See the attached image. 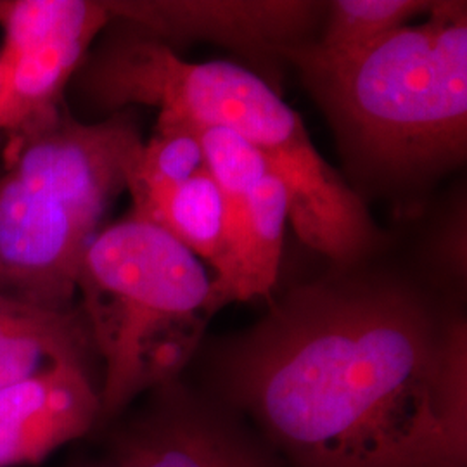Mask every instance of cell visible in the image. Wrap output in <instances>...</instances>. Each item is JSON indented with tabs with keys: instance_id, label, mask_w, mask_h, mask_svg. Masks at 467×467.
I'll return each mask as SVG.
<instances>
[{
	"instance_id": "cell-1",
	"label": "cell",
	"mask_w": 467,
	"mask_h": 467,
	"mask_svg": "<svg viewBox=\"0 0 467 467\" xmlns=\"http://www.w3.org/2000/svg\"><path fill=\"white\" fill-rule=\"evenodd\" d=\"M223 403L293 467H467V327L405 277L339 267L213 357Z\"/></svg>"
},
{
	"instance_id": "cell-2",
	"label": "cell",
	"mask_w": 467,
	"mask_h": 467,
	"mask_svg": "<svg viewBox=\"0 0 467 467\" xmlns=\"http://www.w3.org/2000/svg\"><path fill=\"white\" fill-rule=\"evenodd\" d=\"M106 30L75 75L88 104L109 113L142 104L241 135L285 187L289 222L306 246L337 267L360 265L381 246L366 201L322 158L300 115L264 77L229 61L189 63L119 19Z\"/></svg>"
},
{
	"instance_id": "cell-3",
	"label": "cell",
	"mask_w": 467,
	"mask_h": 467,
	"mask_svg": "<svg viewBox=\"0 0 467 467\" xmlns=\"http://www.w3.org/2000/svg\"><path fill=\"white\" fill-rule=\"evenodd\" d=\"M283 61L327 118L358 196L418 194L464 165L466 2L434 0L426 21L351 54L326 56L312 42Z\"/></svg>"
},
{
	"instance_id": "cell-4",
	"label": "cell",
	"mask_w": 467,
	"mask_h": 467,
	"mask_svg": "<svg viewBox=\"0 0 467 467\" xmlns=\"http://www.w3.org/2000/svg\"><path fill=\"white\" fill-rule=\"evenodd\" d=\"M123 111L99 123L67 113L11 140L0 173V295L69 310L85 251L127 191L142 148Z\"/></svg>"
},
{
	"instance_id": "cell-5",
	"label": "cell",
	"mask_w": 467,
	"mask_h": 467,
	"mask_svg": "<svg viewBox=\"0 0 467 467\" xmlns=\"http://www.w3.org/2000/svg\"><path fill=\"white\" fill-rule=\"evenodd\" d=\"M210 284L196 254L146 220L130 215L92 239L77 293L104 362L100 418L179 379L212 320Z\"/></svg>"
},
{
	"instance_id": "cell-6",
	"label": "cell",
	"mask_w": 467,
	"mask_h": 467,
	"mask_svg": "<svg viewBox=\"0 0 467 467\" xmlns=\"http://www.w3.org/2000/svg\"><path fill=\"white\" fill-rule=\"evenodd\" d=\"M119 19L171 47L208 40L251 61H283V52L317 40L327 2L314 0H102Z\"/></svg>"
},
{
	"instance_id": "cell-7",
	"label": "cell",
	"mask_w": 467,
	"mask_h": 467,
	"mask_svg": "<svg viewBox=\"0 0 467 467\" xmlns=\"http://www.w3.org/2000/svg\"><path fill=\"white\" fill-rule=\"evenodd\" d=\"M113 467H277L225 403L201 397L179 379L150 399L113 440Z\"/></svg>"
},
{
	"instance_id": "cell-8",
	"label": "cell",
	"mask_w": 467,
	"mask_h": 467,
	"mask_svg": "<svg viewBox=\"0 0 467 467\" xmlns=\"http://www.w3.org/2000/svg\"><path fill=\"white\" fill-rule=\"evenodd\" d=\"M100 419L88 362L65 360L0 386V467L35 466Z\"/></svg>"
},
{
	"instance_id": "cell-9",
	"label": "cell",
	"mask_w": 467,
	"mask_h": 467,
	"mask_svg": "<svg viewBox=\"0 0 467 467\" xmlns=\"http://www.w3.org/2000/svg\"><path fill=\"white\" fill-rule=\"evenodd\" d=\"M287 220L285 187L268 173L253 187L241 231L213 268L208 300L212 317L233 303L272 298Z\"/></svg>"
},
{
	"instance_id": "cell-10",
	"label": "cell",
	"mask_w": 467,
	"mask_h": 467,
	"mask_svg": "<svg viewBox=\"0 0 467 467\" xmlns=\"http://www.w3.org/2000/svg\"><path fill=\"white\" fill-rule=\"evenodd\" d=\"M98 35L77 34L2 57L0 132L16 139L61 113V98Z\"/></svg>"
},
{
	"instance_id": "cell-11",
	"label": "cell",
	"mask_w": 467,
	"mask_h": 467,
	"mask_svg": "<svg viewBox=\"0 0 467 467\" xmlns=\"http://www.w3.org/2000/svg\"><path fill=\"white\" fill-rule=\"evenodd\" d=\"M92 351L80 308L52 310L0 295V386L54 362H88Z\"/></svg>"
},
{
	"instance_id": "cell-12",
	"label": "cell",
	"mask_w": 467,
	"mask_h": 467,
	"mask_svg": "<svg viewBox=\"0 0 467 467\" xmlns=\"http://www.w3.org/2000/svg\"><path fill=\"white\" fill-rule=\"evenodd\" d=\"M202 167L204 156L192 125L170 115H158L154 134L142 144L129 177L127 191L134 201L132 217H146Z\"/></svg>"
},
{
	"instance_id": "cell-13",
	"label": "cell",
	"mask_w": 467,
	"mask_h": 467,
	"mask_svg": "<svg viewBox=\"0 0 467 467\" xmlns=\"http://www.w3.org/2000/svg\"><path fill=\"white\" fill-rule=\"evenodd\" d=\"M140 220L160 225L192 254L215 267L225 244V202L202 167Z\"/></svg>"
},
{
	"instance_id": "cell-14",
	"label": "cell",
	"mask_w": 467,
	"mask_h": 467,
	"mask_svg": "<svg viewBox=\"0 0 467 467\" xmlns=\"http://www.w3.org/2000/svg\"><path fill=\"white\" fill-rule=\"evenodd\" d=\"M111 21L100 0H0V56L67 35H100Z\"/></svg>"
},
{
	"instance_id": "cell-15",
	"label": "cell",
	"mask_w": 467,
	"mask_h": 467,
	"mask_svg": "<svg viewBox=\"0 0 467 467\" xmlns=\"http://www.w3.org/2000/svg\"><path fill=\"white\" fill-rule=\"evenodd\" d=\"M434 2V0H433ZM433 2L426 0H333L327 2L324 30L314 47L326 56H345L428 15Z\"/></svg>"
},
{
	"instance_id": "cell-16",
	"label": "cell",
	"mask_w": 467,
	"mask_h": 467,
	"mask_svg": "<svg viewBox=\"0 0 467 467\" xmlns=\"http://www.w3.org/2000/svg\"><path fill=\"white\" fill-rule=\"evenodd\" d=\"M187 123L196 130L204 156V168L223 196L225 234H234L243 223L253 187L272 173L267 158L246 139L227 129Z\"/></svg>"
},
{
	"instance_id": "cell-17",
	"label": "cell",
	"mask_w": 467,
	"mask_h": 467,
	"mask_svg": "<svg viewBox=\"0 0 467 467\" xmlns=\"http://www.w3.org/2000/svg\"><path fill=\"white\" fill-rule=\"evenodd\" d=\"M0 82H2V67H0Z\"/></svg>"
}]
</instances>
